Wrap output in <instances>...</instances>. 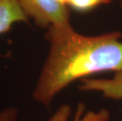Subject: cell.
<instances>
[{"mask_svg": "<svg viewBox=\"0 0 122 121\" xmlns=\"http://www.w3.org/2000/svg\"><path fill=\"white\" fill-rule=\"evenodd\" d=\"M121 37L118 31L82 35L71 24L48 28L45 39L49 51L33 90V100L49 108L75 81L99 73L122 72Z\"/></svg>", "mask_w": 122, "mask_h": 121, "instance_id": "obj_1", "label": "cell"}, {"mask_svg": "<svg viewBox=\"0 0 122 121\" xmlns=\"http://www.w3.org/2000/svg\"><path fill=\"white\" fill-rule=\"evenodd\" d=\"M28 19L37 27L47 29L51 26H63L70 23V9L58 0H18Z\"/></svg>", "mask_w": 122, "mask_h": 121, "instance_id": "obj_2", "label": "cell"}, {"mask_svg": "<svg viewBox=\"0 0 122 121\" xmlns=\"http://www.w3.org/2000/svg\"><path fill=\"white\" fill-rule=\"evenodd\" d=\"M79 89L82 91L98 92L104 97L122 100V72L112 78H86L81 80Z\"/></svg>", "mask_w": 122, "mask_h": 121, "instance_id": "obj_3", "label": "cell"}, {"mask_svg": "<svg viewBox=\"0 0 122 121\" xmlns=\"http://www.w3.org/2000/svg\"><path fill=\"white\" fill-rule=\"evenodd\" d=\"M110 113L106 109L98 111H86V107L80 102L72 119V109L68 104H62L51 116L47 121H109Z\"/></svg>", "mask_w": 122, "mask_h": 121, "instance_id": "obj_4", "label": "cell"}, {"mask_svg": "<svg viewBox=\"0 0 122 121\" xmlns=\"http://www.w3.org/2000/svg\"><path fill=\"white\" fill-rule=\"evenodd\" d=\"M28 20L18 0H0V35L8 32L17 23H28Z\"/></svg>", "mask_w": 122, "mask_h": 121, "instance_id": "obj_5", "label": "cell"}, {"mask_svg": "<svg viewBox=\"0 0 122 121\" xmlns=\"http://www.w3.org/2000/svg\"><path fill=\"white\" fill-rule=\"evenodd\" d=\"M113 0H70L68 7L70 10L80 14H87L96 8L111 3Z\"/></svg>", "mask_w": 122, "mask_h": 121, "instance_id": "obj_6", "label": "cell"}, {"mask_svg": "<svg viewBox=\"0 0 122 121\" xmlns=\"http://www.w3.org/2000/svg\"><path fill=\"white\" fill-rule=\"evenodd\" d=\"M18 115L15 107H6L0 111V121H17Z\"/></svg>", "mask_w": 122, "mask_h": 121, "instance_id": "obj_7", "label": "cell"}, {"mask_svg": "<svg viewBox=\"0 0 122 121\" xmlns=\"http://www.w3.org/2000/svg\"><path fill=\"white\" fill-rule=\"evenodd\" d=\"M58 1L60 2V3L68 6V4H69V2H70V0H58Z\"/></svg>", "mask_w": 122, "mask_h": 121, "instance_id": "obj_8", "label": "cell"}, {"mask_svg": "<svg viewBox=\"0 0 122 121\" xmlns=\"http://www.w3.org/2000/svg\"><path fill=\"white\" fill-rule=\"evenodd\" d=\"M120 6L122 8V0H120Z\"/></svg>", "mask_w": 122, "mask_h": 121, "instance_id": "obj_9", "label": "cell"}]
</instances>
